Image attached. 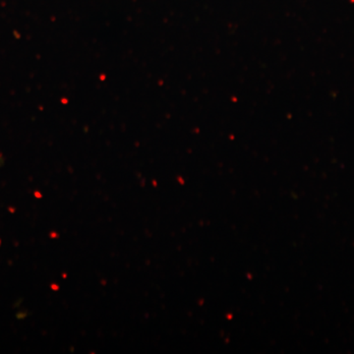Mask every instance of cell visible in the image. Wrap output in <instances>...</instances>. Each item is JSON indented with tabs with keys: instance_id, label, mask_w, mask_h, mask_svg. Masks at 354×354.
I'll return each instance as SVG.
<instances>
[]
</instances>
